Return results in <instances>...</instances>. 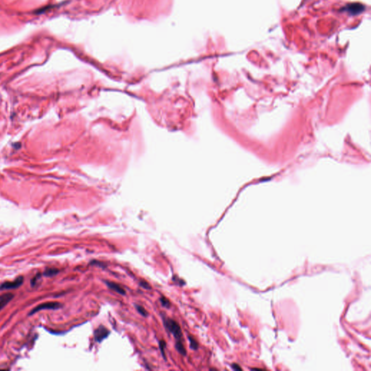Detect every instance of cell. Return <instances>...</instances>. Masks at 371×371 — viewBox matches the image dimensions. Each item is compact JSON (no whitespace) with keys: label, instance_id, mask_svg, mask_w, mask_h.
Returning a JSON list of instances; mask_svg holds the SVG:
<instances>
[{"label":"cell","instance_id":"6da1fadb","mask_svg":"<svg viewBox=\"0 0 371 371\" xmlns=\"http://www.w3.org/2000/svg\"><path fill=\"white\" fill-rule=\"evenodd\" d=\"M162 320H163L165 328L168 331L171 333L173 335L176 339V342H179V341H182V331H181V327L179 325L177 322L170 318H167L166 316L162 315Z\"/></svg>","mask_w":371,"mask_h":371},{"label":"cell","instance_id":"7a4b0ae2","mask_svg":"<svg viewBox=\"0 0 371 371\" xmlns=\"http://www.w3.org/2000/svg\"><path fill=\"white\" fill-rule=\"evenodd\" d=\"M62 307H63L62 304L57 302V301H48V302L42 303V304L39 305L38 306L36 307L35 308H33V310L30 312L29 315H31L35 314L36 312L43 310H57V309L61 308Z\"/></svg>","mask_w":371,"mask_h":371},{"label":"cell","instance_id":"3957f363","mask_svg":"<svg viewBox=\"0 0 371 371\" xmlns=\"http://www.w3.org/2000/svg\"><path fill=\"white\" fill-rule=\"evenodd\" d=\"M24 278L22 276L18 277L15 280L13 281H7L3 283L0 285V290H8V289H15L20 287V286L23 283Z\"/></svg>","mask_w":371,"mask_h":371},{"label":"cell","instance_id":"277c9868","mask_svg":"<svg viewBox=\"0 0 371 371\" xmlns=\"http://www.w3.org/2000/svg\"><path fill=\"white\" fill-rule=\"evenodd\" d=\"M110 331L106 327H104V325H100V326H99L95 330L94 333L95 341H96L97 342L100 343L101 342H102L104 339L107 338L108 336L110 335Z\"/></svg>","mask_w":371,"mask_h":371},{"label":"cell","instance_id":"5b68a950","mask_svg":"<svg viewBox=\"0 0 371 371\" xmlns=\"http://www.w3.org/2000/svg\"><path fill=\"white\" fill-rule=\"evenodd\" d=\"M14 297L12 293H6L0 296V310H2Z\"/></svg>","mask_w":371,"mask_h":371},{"label":"cell","instance_id":"8992f818","mask_svg":"<svg viewBox=\"0 0 371 371\" xmlns=\"http://www.w3.org/2000/svg\"><path fill=\"white\" fill-rule=\"evenodd\" d=\"M105 284L107 286L109 287L110 289L113 290V291H115V292H117V293L120 294L121 295H125V294H126V292L124 289H123V288L121 287V286L118 284H117L115 282H112V281H105Z\"/></svg>","mask_w":371,"mask_h":371},{"label":"cell","instance_id":"52a82bcc","mask_svg":"<svg viewBox=\"0 0 371 371\" xmlns=\"http://www.w3.org/2000/svg\"><path fill=\"white\" fill-rule=\"evenodd\" d=\"M175 348H176V349H177V351L179 352L180 354H181V355H186V350L185 346L184 345H183V341L176 342Z\"/></svg>","mask_w":371,"mask_h":371},{"label":"cell","instance_id":"ba28073f","mask_svg":"<svg viewBox=\"0 0 371 371\" xmlns=\"http://www.w3.org/2000/svg\"><path fill=\"white\" fill-rule=\"evenodd\" d=\"M59 273V270L57 268H47L44 271V275L46 277H52Z\"/></svg>","mask_w":371,"mask_h":371},{"label":"cell","instance_id":"9c48e42d","mask_svg":"<svg viewBox=\"0 0 371 371\" xmlns=\"http://www.w3.org/2000/svg\"><path fill=\"white\" fill-rule=\"evenodd\" d=\"M189 343H190V347L191 349L196 350L198 349L199 347V344L197 343V342L194 339V338H193L192 336H188Z\"/></svg>","mask_w":371,"mask_h":371},{"label":"cell","instance_id":"30bf717a","mask_svg":"<svg viewBox=\"0 0 371 371\" xmlns=\"http://www.w3.org/2000/svg\"><path fill=\"white\" fill-rule=\"evenodd\" d=\"M160 301L161 305H162L163 307H166V308H169V307H170V305H171L169 300H168L167 298L164 297H161L160 298Z\"/></svg>","mask_w":371,"mask_h":371},{"label":"cell","instance_id":"8fae6325","mask_svg":"<svg viewBox=\"0 0 371 371\" xmlns=\"http://www.w3.org/2000/svg\"><path fill=\"white\" fill-rule=\"evenodd\" d=\"M135 307H136V310H137L138 312H139V313L141 314L142 316H144V317H147L148 316L147 311L143 307L140 306V305H135Z\"/></svg>","mask_w":371,"mask_h":371},{"label":"cell","instance_id":"7c38bea8","mask_svg":"<svg viewBox=\"0 0 371 371\" xmlns=\"http://www.w3.org/2000/svg\"><path fill=\"white\" fill-rule=\"evenodd\" d=\"M159 345H160V349L161 352H162V355L163 356L164 358L166 359V357L165 356V352H164V349L165 347L166 346V343L164 342V341H160V342H159Z\"/></svg>","mask_w":371,"mask_h":371},{"label":"cell","instance_id":"4fadbf2b","mask_svg":"<svg viewBox=\"0 0 371 371\" xmlns=\"http://www.w3.org/2000/svg\"><path fill=\"white\" fill-rule=\"evenodd\" d=\"M140 286H142L144 288H145V289H151V286H149V284H148L147 282H146L145 281H142L139 283Z\"/></svg>","mask_w":371,"mask_h":371},{"label":"cell","instance_id":"5bb4252c","mask_svg":"<svg viewBox=\"0 0 371 371\" xmlns=\"http://www.w3.org/2000/svg\"><path fill=\"white\" fill-rule=\"evenodd\" d=\"M91 265H99L101 267H104V265H103L102 262H99L97 261V260H93L92 262H91Z\"/></svg>","mask_w":371,"mask_h":371},{"label":"cell","instance_id":"9a60e30c","mask_svg":"<svg viewBox=\"0 0 371 371\" xmlns=\"http://www.w3.org/2000/svg\"><path fill=\"white\" fill-rule=\"evenodd\" d=\"M39 275H40L38 274L36 276L34 277V278L32 279V281H31V285H32V286H34V285H36V282H37V280H38L39 278H39Z\"/></svg>","mask_w":371,"mask_h":371},{"label":"cell","instance_id":"2e32d148","mask_svg":"<svg viewBox=\"0 0 371 371\" xmlns=\"http://www.w3.org/2000/svg\"><path fill=\"white\" fill-rule=\"evenodd\" d=\"M231 367L234 369V370H242V368H241V367L239 366V365H238V364H233L231 365Z\"/></svg>","mask_w":371,"mask_h":371},{"label":"cell","instance_id":"e0dca14e","mask_svg":"<svg viewBox=\"0 0 371 371\" xmlns=\"http://www.w3.org/2000/svg\"><path fill=\"white\" fill-rule=\"evenodd\" d=\"M13 146H14V147H15L16 149H18V148H20V143H17L16 144H13Z\"/></svg>","mask_w":371,"mask_h":371}]
</instances>
